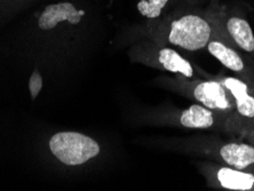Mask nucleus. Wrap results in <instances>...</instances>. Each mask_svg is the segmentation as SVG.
Returning a JSON list of instances; mask_svg holds the SVG:
<instances>
[{
	"label": "nucleus",
	"instance_id": "14",
	"mask_svg": "<svg viewBox=\"0 0 254 191\" xmlns=\"http://www.w3.org/2000/svg\"><path fill=\"white\" fill-rule=\"evenodd\" d=\"M31 1H36V0H9V2H14L15 5H18V3H28Z\"/></svg>",
	"mask_w": 254,
	"mask_h": 191
},
{
	"label": "nucleus",
	"instance_id": "8",
	"mask_svg": "<svg viewBox=\"0 0 254 191\" xmlns=\"http://www.w3.org/2000/svg\"><path fill=\"white\" fill-rule=\"evenodd\" d=\"M214 155L220 163L243 171L254 172V144L249 141H229L218 147Z\"/></svg>",
	"mask_w": 254,
	"mask_h": 191
},
{
	"label": "nucleus",
	"instance_id": "10",
	"mask_svg": "<svg viewBox=\"0 0 254 191\" xmlns=\"http://www.w3.org/2000/svg\"><path fill=\"white\" fill-rule=\"evenodd\" d=\"M157 63L162 69L178 74L180 78L190 80L198 79L192 63L172 47H162L157 51Z\"/></svg>",
	"mask_w": 254,
	"mask_h": 191
},
{
	"label": "nucleus",
	"instance_id": "6",
	"mask_svg": "<svg viewBox=\"0 0 254 191\" xmlns=\"http://www.w3.org/2000/svg\"><path fill=\"white\" fill-rule=\"evenodd\" d=\"M220 21L229 43L245 56L254 69V31L248 18L240 14L220 13Z\"/></svg>",
	"mask_w": 254,
	"mask_h": 191
},
{
	"label": "nucleus",
	"instance_id": "4",
	"mask_svg": "<svg viewBox=\"0 0 254 191\" xmlns=\"http://www.w3.org/2000/svg\"><path fill=\"white\" fill-rule=\"evenodd\" d=\"M229 92L235 107V132L254 128V87L237 76L218 77Z\"/></svg>",
	"mask_w": 254,
	"mask_h": 191
},
{
	"label": "nucleus",
	"instance_id": "3",
	"mask_svg": "<svg viewBox=\"0 0 254 191\" xmlns=\"http://www.w3.org/2000/svg\"><path fill=\"white\" fill-rule=\"evenodd\" d=\"M51 152L68 166L83 165L100 155V144L94 138L78 132H60L50 140Z\"/></svg>",
	"mask_w": 254,
	"mask_h": 191
},
{
	"label": "nucleus",
	"instance_id": "7",
	"mask_svg": "<svg viewBox=\"0 0 254 191\" xmlns=\"http://www.w3.org/2000/svg\"><path fill=\"white\" fill-rule=\"evenodd\" d=\"M201 172L214 188L231 191H254V172L233 168L227 165H205Z\"/></svg>",
	"mask_w": 254,
	"mask_h": 191
},
{
	"label": "nucleus",
	"instance_id": "2",
	"mask_svg": "<svg viewBox=\"0 0 254 191\" xmlns=\"http://www.w3.org/2000/svg\"><path fill=\"white\" fill-rule=\"evenodd\" d=\"M180 87L186 95L197 103L218 112L227 119L228 130L235 132V107L225 85L215 79H185L179 77Z\"/></svg>",
	"mask_w": 254,
	"mask_h": 191
},
{
	"label": "nucleus",
	"instance_id": "9",
	"mask_svg": "<svg viewBox=\"0 0 254 191\" xmlns=\"http://www.w3.org/2000/svg\"><path fill=\"white\" fill-rule=\"evenodd\" d=\"M179 124L189 129H228V123L225 117L197 102L180 112Z\"/></svg>",
	"mask_w": 254,
	"mask_h": 191
},
{
	"label": "nucleus",
	"instance_id": "13",
	"mask_svg": "<svg viewBox=\"0 0 254 191\" xmlns=\"http://www.w3.org/2000/svg\"><path fill=\"white\" fill-rule=\"evenodd\" d=\"M243 136L248 138L249 142H251V143L254 144V128H250L248 130H245V132H243Z\"/></svg>",
	"mask_w": 254,
	"mask_h": 191
},
{
	"label": "nucleus",
	"instance_id": "5",
	"mask_svg": "<svg viewBox=\"0 0 254 191\" xmlns=\"http://www.w3.org/2000/svg\"><path fill=\"white\" fill-rule=\"evenodd\" d=\"M206 51L225 68L233 71L238 78L254 87V69L245 56L229 43L222 29L221 21L216 35L207 44Z\"/></svg>",
	"mask_w": 254,
	"mask_h": 191
},
{
	"label": "nucleus",
	"instance_id": "1",
	"mask_svg": "<svg viewBox=\"0 0 254 191\" xmlns=\"http://www.w3.org/2000/svg\"><path fill=\"white\" fill-rule=\"evenodd\" d=\"M220 27V12H181L166 25V40L171 46L187 52L206 50Z\"/></svg>",
	"mask_w": 254,
	"mask_h": 191
},
{
	"label": "nucleus",
	"instance_id": "11",
	"mask_svg": "<svg viewBox=\"0 0 254 191\" xmlns=\"http://www.w3.org/2000/svg\"><path fill=\"white\" fill-rule=\"evenodd\" d=\"M170 1L171 0H137L136 9L141 16L148 20H157L162 16Z\"/></svg>",
	"mask_w": 254,
	"mask_h": 191
},
{
	"label": "nucleus",
	"instance_id": "12",
	"mask_svg": "<svg viewBox=\"0 0 254 191\" xmlns=\"http://www.w3.org/2000/svg\"><path fill=\"white\" fill-rule=\"evenodd\" d=\"M43 89V77L39 73L38 70H35L30 77L29 80V91L31 94V99L36 100V97L39 95L40 91Z\"/></svg>",
	"mask_w": 254,
	"mask_h": 191
}]
</instances>
